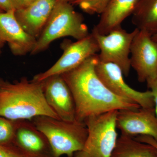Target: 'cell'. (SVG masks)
Instances as JSON below:
<instances>
[{"label":"cell","mask_w":157,"mask_h":157,"mask_svg":"<svg viewBox=\"0 0 157 157\" xmlns=\"http://www.w3.org/2000/svg\"><path fill=\"white\" fill-rule=\"evenodd\" d=\"M98 60V54L93 56L75 69L61 75L73 96L76 120L83 123L88 118L112 110L140 107L133 101L116 95L106 87L96 72Z\"/></svg>","instance_id":"obj_1"},{"label":"cell","mask_w":157,"mask_h":157,"mask_svg":"<svg viewBox=\"0 0 157 157\" xmlns=\"http://www.w3.org/2000/svg\"><path fill=\"white\" fill-rule=\"evenodd\" d=\"M40 116L59 119L45 100L42 82L23 77L11 82L0 78V116L17 121Z\"/></svg>","instance_id":"obj_2"},{"label":"cell","mask_w":157,"mask_h":157,"mask_svg":"<svg viewBox=\"0 0 157 157\" xmlns=\"http://www.w3.org/2000/svg\"><path fill=\"white\" fill-rule=\"evenodd\" d=\"M50 144L53 157H73L84 146L88 135L85 124L40 116L31 120Z\"/></svg>","instance_id":"obj_3"},{"label":"cell","mask_w":157,"mask_h":157,"mask_svg":"<svg viewBox=\"0 0 157 157\" xmlns=\"http://www.w3.org/2000/svg\"><path fill=\"white\" fill-rule=\"evenodd\" d=\"M72 5L56 1L44 29L36 39L31 55L46 50L56 39L71 37L78 40L89 35L82 15L75 11Z\"/></svg>","instance_id":"obj_4"},{"label":"cell","mask_w":157,"mask_h":157,"mask_svg":"<svg viewBox=\"0 0 157 157\" xmlns=\"http://www.w3.org/2000/svg\"><path fill=\"white\" fill-rule=\"evenodd\" d=\"M118 110H112L86 119L88 135L82 148L73 157H112L118 140Z\"/></svg>","instance_id":"obj_5"},{"label":"cell","mask_w":157,"mask_h":157,"mask_svg":"<svg viewBox=\"0 0 157 157\" xmlns=\"http://www.w3.org/2000/svg\"><path fill=\"white\" fill-rule=\"evenodd\" d=\"M138 29L128 32L119 27L106 35H102L93 29L91 33L98 46L100 61L117 65L125 76H128L131 69L130 53L132 41Z\"/></svg>","instance_id":"obj_6"},{"label":"cell","mask_w":157,"mask_h":157,"mask_svg":"<svg viewBox=\"0 0 157 157\" xmlns=\"http://www.w3.org/2000/svg\"><path fill=\"white\" fill-rule=\"evenodd\" d=\"M61 48L63 52L57 61L45 72L35 75L32 81L40 82L50 76L62 75L71 71L90 57L98 54L100 51L91 33L75 42L65 40L62 43Z\"/></svg>","instance_id":"obj_7"},{"label":"cell","mask_w":157,"mask_h":157,"mask_svg":"<svg viewBox=\"0 0 157 157\" xmlns=\"http://www.w3.org/2000/svg\"><path fill=\"white\" fill-rule=\"evenodd\" d=\"M95 70L98 77L114 94L133 101L141 108L155 109L151 91H139L130 87L125 82L123 73L117 65L99 60Z\"/></svg>","instance_id":"obj_8"},{"label":"cell","mask_w":157,"mask_h":157,"mask_svg":"<svg viewBox=\"0 0 157 157\" xmlns=\"http://www.w3.org/2000/svg\"><path fill=\"white\" fill-rule=\"evenodd\" d=\"M130 61L138 81L146 82L157 78V42L146 31L138 29L131 46Z\"/></svg>","instance_id":"obj_9"},{"label":"cell","mask_w":157,"mask_h":157,"mask_svg":"<svg viewBox=\"0 0 157 157\" xmlns=\"http://www.w3.org/2000/svg\"><path fill=\"white\" fill-rule=\"evenodd\" d=\"M116 125L121 135L132 137L148 136L157 141V117L155 109L140 107L118 110Z\"/></svg>","instance_id":"obj_10"},{"label":"cell","mask_w":157,"mask_h":157,"mask_svg":"<svg viewBox=\"0 0 157 157\" xmlns=\"http://www.w3.org/2000/svg\"><path fill=\"white\" fill-rule=\"evenodd\" d=\"M45 100L59 119L76 121V107L72 93L61 75H54L41 81Z\"/></svg>","instance_id":"obj_11"},{"label":"cell","mask_w":157,"mask_h":157,"mask_svg":"<svg viewBox=\"0 0 157 157\" xmlns=\"http://www.w3.org/2000/svg\"><path fill=\"white\" fill-rule=\"evenodd\" d=\"M16 10L0 13V43H7L12 53L16 56L30 53L36 39L23 29L15 16Z\"/></svg>","instance_id":"obj_12"},{"label":"cell","mask_w":157,"mask_h":157,"mask_svg":"<svg viewBox=\"0 0 157 157\" xmlns=\"http://www.w3.org/2000/svg\"><path fill=\"white\" fill-rule=\"evenodd\" d=\"M12 144L29 157H53L47 138L31 121H15Z\"/></svg>","instance_id":"obj_13"},{"label":"cell","mask_w":157,"mask_h":157,"mask_svg":"<svg viewBox=\"0 0 157 157\" xmlns=\"http://www.w3.org/2000/svg\"><path fill=\"white\" fill-rule=\"evenodd\" d=\"M56 0H35L28 6L17 9L15 16L26 33L37 39L47 22Z\"/></svg>","instance_id":"obj_14"},{"label":"cell","mask_w":157,"mask_h":157,"mask_svg":"<svg viewBox=\"0 0 157 157\" xmlns=\"http://www.w3.org/2000/svg\"><path fill=\"white\" fill-rule=\"evenodd\" d=\"M139 0H110L93 29L106 35L121 26L124 20L132 15Z\"/></svg>","instance_id":"obj_15"},{"label":"cell","mask_w":157,"mask_h":157,"mask_svg":"<svg viewBox=\"0 0 157 157\" xmlns=\"http://www.w3.org/2000/svg\"><path fill=\"white\" fill-rule=\"evenodd\" d=\"M132 15L136 28L152 36L157 33V0H139Z\"/></svg>","instance_id":"obj_16"},{"label":"cell","mask_w":157,"mask_h":157,"mask_svg":"<svg viewBox=\"0 0 157 157\" xmlns=\"http://www.w3.org/2000/svg\"><path fill=\"white\" fill-rule=\"evenodd\" d=\"M112 157H157L151 145L123 135L118 138Z\"/></svg>","instance_id":"obj_17"},{"label":"cell","mask_w":157,"mask_h":157,"mask_svg":"<svg viewBox=\"0 0 157 157\" xmlns=\"http://www.w3.org/2000/svg\"><path fill=\"white\" fill-rule=\"evenodd\" d=\"M15 130V121L0 116V144H12Z\"/></svg>","instance_id":"obj_18"},{"label":"cell","mask_w":157,"mask_h":157,"mask_svg":"<svg viewBox=\"0 0 157 157\" xmlns=\"http://www.w3.org/2000/svg\"><path fill=\"white\" fill-rule=\"evenodd\" d=\"M110 0H78L73 5H78L86 13L100 14L104 11Z\"/></svg>","instance_id":"obj_19"},{"label":"cell","mask_w":157,"mask_h":157,"mask_svg":"<svg viewBox=\"0 0 157 157\" xmlns=\"http://www.w3.org/2000/svg\"><path fill=\"white\" fill-rule=\"evenodd\" d=\"M0 157H29L14 144H0Z\"/></svg>","instance_id":"obj_20"},{"label":"cell","mask_w":157,"mask_h":157,"mask_svg":"<svg viewBox=\"0 0 157 157\" xmlns=\"http://www.w3.org/2000/svg\"><path fill=\"white\" fill-rule=\"evenodd\" d=\"M147 87L151 91L155 104V112L157 117V77L146 82Z\"/></svg>","instance_id":"obj_21"},{"label":"cell","mask_w":157,"mask_h":157,"mask_svg":"<svg viewBox=\"0 0 157 157\" xmlns=\"http://www.w3.org/2000/svg\"><path fill=\"white\" fill-rule=\"evenodd\" d=\"M134 138L140 142H144L151 145L155 148L157 155V141L153 138L150 136H143V135L137 136Z\"/></svg>","instance_id":"obj_22"},{"label":"cell","mask_w":157,"mask_h":157,"mask_svg":"<svg viewBox=\"0 0 157 157\" xmlns=\"http://www.w3.org/2000/svg\"><path fill=\"white\" fill-rule=\"evenodd\" d=\"M0 9L5 11L16 10L12 0H0Z\"/></svg>","instance_id":"obj_23"},{"label":"cell","mask_w":157,"mask_h":157,"mask_svg":"<svg viewBox=\"0 0 157 157\" xmlns=\"http://www.w3.org/2000/svg\"><path fill=\"white\" fill-rule=\"evenodd\" d=\"M12 1L16 7V10L24 7L25 0H12Z\"/></svg>","instance_id":"obj_24"},{"label":"cell","mask_w":157,"mask_h":157,"mask_svg":"<svg viewBox=\"0 0 157 157\" xmlns=\"http://www.w3.org/2000/svg\"><path fill=\"white\" fill-rule=\"evenodd\" d=\"M56 1L65 2L70 3V4H72V5H73L74 3L76 2L78 0H56Z\"/></svg>","instance_id":"obj_25"},{"label":"cell","mask_w":157,"mask_h":157,"mask_svg":"<svg viewBox=\"0 0 157 157\" xmlns=\"http://www.w3.org/2000/svg\"><path fill=\"white\" fill-rule=\"evenodd\" d=\"M35 1V0H25L24 7L28 6Z\"/></svg>","instance_id":"obj_26"},{"label":"cell","mask_w":157,"mask_h":157,"mask_svg":"<svg viewBox=\"0 0 157 157\" xmlns=\"http://www.w3.org/2000/svg\"><path fill=\"white\" fill-rule=\"evenodd\" d=\"M152 38L156 42H157V33L153 35Z\"/></svg>","instance_id":"obj_27"},{"label":"cell","mask_w":157,"mask_h":157,"mask_svg":"<svg viewBox=\"0 0 157 157\" xmlns=\"http://www.w3.org/2000/svg\"><path fill=\"white\" fill-rule=\"evenodd\" d=\"M4 44L2 43H0V54L2 52V48L3 46H4Z\"/></svg>","instance_id":"obj_28"},{"label":"cell","mask_w":157,"mask_h":157,"mask_svg":"<svg viewBox=\"0 0 157 157\" xmlns=\"http://www.w3.org/2000/svg\"><path fill=\"white\" fill-rule=\"evenodd\" d=\"M3 12L2 10V9H0V13H1V12Z\"/></svg>","instance_id":"obj_29"}]
</instances>
